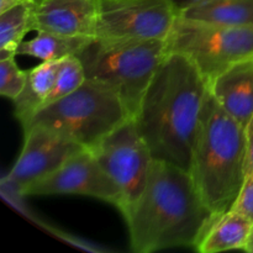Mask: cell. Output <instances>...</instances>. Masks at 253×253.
I'll list each match as a JSON object with an SVG mask.
<instances>
[{
  "label": "cell",
  "instance_id": "3",
  "mask_svg": "<svg viewBox=\"0 0 253 253\" xmlns=\"http://www.w3.org/2000/svg\"><path fill=\"white\" fill-rule=\"evenodd\" d=\"M245 127L208 94L193 151L190 174L210 211L232 209L246 179Z\"/></svg>",
  "mask_w": 253,
  "mask_h": 253
},
{
  "label": "cell",
  "instance_id": "10",
  "mask_svg": "<svg viewBox=\"0 0 253 253\" xmlns=\"http://www.w3.org/2000/svg\"><path fill=\"white\" fill-rule=\"evenodd\" d=\"M76 194L105 200L119 208L120 193L93 152L84 148L43 179L30 185L22 195Z\"/></svg>",
  "mask_w": 253,
  "mask_h": 253
},
{
  "label": "cell",
  "instance_id": "18",
  "mask_svg": "<svg viewBox=\"0 0 253 253\" xmlns=\"http://www.w3.org/2000/svg\"><path fill=\"white\" fill-rule=\"evenodd\" d=\"M85 81L86 77L83 63L78 56H69L61 59L58 68H57L53 86H52V90L44 105L53 103V101L73 93Z\"/></svg>",
  "mask_w": 253,
  "mask_h": 253
},
{
  "label": "cell",
  "instance_id": "24",
  "mask_svg": "<svg viewBox=\"0 0 253 253\" xmlns=\"http://www.w3.org/2000/svg\"><path fill=\"white\" fill-rule=\"evenodd\" d=\"M245 251L253 253V229H252L251 236H250V240H249V242H247V246H246V249H245Z\"/></svg>",
  "mask_w": 253,
  "mask_h": 253
},
{
  "label": "cell",
  "instance_id": "2",
  "mask_svg": "<svg viewBox=\"0 0 253 253\" xmlns=\"http://www.w3.org/2000/svg\"><path fill=\"white\" fill-rule=\"evenodd\" d=\"M132 251L197 247L215 215L188 170L153 160L142 194L125 215Z\"/></svg>",
  "mask_w": 253,
  "mask_h": 253
},
{
  "label": "cell",
  "instance_id": "17",
  "mask_svg": "<svg viewBox=\"0 0 253 253\" xmlns=\"http://www.w3.org/2000/svg\"><path fill=\"white\" fill-rule=\"evenodd\" d=\"M35 2L24 1L0 12V58L16 56L25 36L34 31Z\"/></svg>",
  "mask_w": 253,
  "mask_h": 253
},
{
  "label": "cell",
  "instance_id": "25",
  "mask_svg": "<svg viewBox=\"0 0 253 253\" xmlns=\"http://www.w3.org/2000/svg\"><path fill=\"white\" fill-rule=\"evenodd\" d=\"M30 1H32V2H35V4H36V2L41 1V0H30Z\"/></svg>",
  "mask_w": 253,
  "mask_h": 253
},
{
  "label": "cell",
  "instance_id": "5",
  "mask_svg": "<svg viewBox=\"0 0 253 253\" xmlns=\"http://www.w3.org/2000/svg\"><path fill=\"white\" fill-rule=\"evenodd\" d=\"M127 119L115 93L86 79L73 93L40 109L22 127L42 126L91 148Z\"/></svg>",
  "mask_w": 253,
  "mask_h": 253
},
{
  "label": "cell",
  "instance_id": "14",
  "mask_svg": "<svg viewBox=\"0 0 253 253\" xmlns=\"http://www.w3.org/2000/svg\"><path fill=\"white\" fill-rule=\"evenodd\" d=\"M178 16L222 26H253V0H205L182 10Z\"/></svg>",
  "mask_w": 253,
  "mask_h": 253
},
{
  "label": "cell",
  "instance_id": "12",
  "mask_svg": "<svg viewBox=\"0 0 253 253\" xmlns=\"http://www.w3.org/2000/svg\"><path fill=\"white\" fill-rule=\"evenodd\" d=\"M209 89L222 109L245 127L253 115V57L217 76Z\"/></svg>",
  "mask_w": 253,
  "mask_h": 253
},
{
  "label": "cell",
  "instance_id": "19",
  "mask_svg": "<svg viewBox=\"0 0 253 253\" xmlns=\"http://www.w3.org/2000/svg\"><path fill=\"white\" fill-rule=\"evenodd\" d=\"M15 57L0 58V94L12 101L20 95L26 83V71L20 69Z\"/></svg>",
  "mask_w": 253,
  "mask_h": 253
},
{
  "label": "cell",
  "instance_id": "11",
  "mask_svg": "<svg viewBox=\"0 0 253 253\" xmlns=\"http://www.w3.org/2000/svg\"><path fill=\"white\" fill-rule=\"evenodd\" d=\"M98 0H41L34 7V31L95 37Z\"/></svg>",
  "mask_w": 253,
  "mask_h": 253
},
{
  "label": "cell",
  "instance_id": "9",
  "mask_svg": "<svg viewBox=\"0 0 253 253\" xmlns=\"http://www.w3.org/2000/svg\"><path fill=\"white\" fill-rule=\"evenodd\" d=\"M24 131V147L4 179V184L19 195L85 148L42 126H31Z\"/></svg>",
  "mask_w": 253,
  "mask_h": 253
},
{
  "label": "cell",
  "instance_id": "23",
  "mask_svg": "<svg viewBox=\"0 0 253 253\" xmlns=\"http://www.w3.org/2000/svg\"><path fill=\"white\" fill-rule=\"evenodd\" d=\"M24 1H30V0H0V12H4L11 7L16 6L17 4H21Z\"/></svg>",
  "mask_w": 253,
  "mask_h": 253
},
{
  "label": "cell",
  "instance_id": "8",
  "mask_svg": "<svg viewBox=\"0 0 253 253\" xmlns=\"http://www.w3.org/2000/svg\"><path fill=\"white\" fill-rule=\"evenodd\" d=\"M177 16L170 0H98L95 39L166 41Z\"/></svg>",
  "mask_w": 253,
  "mask_h": 253
},
{
  "label": "cell",
  "instance_id": "6",
  "mask_svg": "<svg viewBox=\"0 0 253 253\" xmlns=\"http://www.w3.org/2000/svg\"><path fill=\"white\" fill-rule=\"evenodd\" d=\"M168 52L187 57L208 84L239 62L253 57V26H222L177 16L166 40Z\"/></svg>",
  "mask_w": 253,
  "mask_h": 253
},
{
  "label": "cell",
  "instance_id": "13",
  "mask_svg": "<svg viewBox=\"0 0 253 253\" xmlns=\"http://www.w3.org/2000/svg\"><path fill=\"white\" fill-rule=\"evenodd\" d=\"M253 229V221L236 210L215 216L197 245V251L216 253L246 249Z\"/></svg>",
  "mask_w": 253,
  "mask_h": 253
},
{
  "label": "cell",
  "instance_id": "15",
  "mask_svg": "<svg viewBox=\"0 0 253 253\" xmlns=\"http://www.w3.org/2000/svg\"><path fill=\"white\" fill-rule=\"evenodd\" d=\"M59 61H46L26 71L24 89L14 100L15 116L22 126L44 105L53 86Z\"/></svg>",
  "mask_w": 253,
  "mask_h": 253
},
{
  "label": "cell",
  "instance_id": "7",
  "mask_svg": "<svg viewBox=\"0 0 253 253\" xmlns=\"http://www.w3.org/2000/svg\"><path fill=\"white\" fill-rule=\"evenodd\" d=\"M89 150L118 187V209L125 216L142 194L155 160L135 120L124 121Z\"/></svg>",
  "mask_w": 253,
  "mask_h": 253
},
{
  "label": "cell",
  "instance_id": "22",
  "mask_svg": "<svg viewBox=\"0 0 253 253\" xmlns=\"http://www.w3.org/2000/svg\"><path fill=\"white\" fill-rule=\"evenodd\" d=\"M170 1H172V4L174 5L177 12H179V11H182V10L187 9V7L192 6V5L198 4V2L205 1V0H170Z\"/></svg>",
  "mask_w": 253,
  "mask_h": 253
},
{
  "label": "cell",
  "instance_id": "16",
  "mask_svg": "<svg viewBox=\"0 0 253 253\" xmlns=\"http://www.w3.org/2000/svg\"><path fill=\"white\" fill-rule=\"evenodd\" d=\"M95 37L67 36L53 32L39 31L30 41H24L16 51V56H30L46 61H61L69 56H77Z\"/></svg>",
  "mask_w": 253,
  "mask_h": 253
},
{
  "label": "cell",
  "instance_id": "21",
  "mask_svg": "<svg viewBox=\"0 0 253 253\" xmlns=\"http://www.w3.org/2000/svg\"><path fill=\"white\" fill-rule=\"evenodd\" d=\"M247 145V158H246V177L253 172V115L245 126Z\"/></svg>",
  "mask_w": 253,
  "mask_h": 253
},
{
  "label": "cell",
  "instance_id": "4",
  "mask_svg": "<svg viewBox=\"0 0 253 253\" xmlns=\"http://www.w3.org/2000/svg\"><path fill=\"white\" fill-rule=\"evenodd\" d=\"M167 54V42L163 40L94 39L77 56L86 79L115 93L133 119Z\"/></svg>",
  "mask_w": 253,
  "mask_h": 253
},
{
  "label": "cell",
  "instance_id": "1",
  "mask_svg": "<svg viewBox=\"0 0 253 253\" xmlns=\"http://www.w3.org/2000/svg\"><path fill=\"white\" fill-rule=\"evenodd\" d=\"M209 84L185 56L168 52L146 89L136 127L155 160L190 172Z\"/></svg>",
  "mask_w": 253,
  "mask_h": 253
},
{
  "label": "cell",
  "instance_id": "20",
  "mask_svg": "<svg viewBox=\"0 0 253 253\" xmlns=\"http://www.w3.org/2000/svg\"><path fill=\"white\" fill-rule=\"evenodd\" d=\"M232 210H236L253 221V172L245 179Z\"/></svg>",
  "mask_w": 253,
  "mask_h": 253
}]
</instances>
